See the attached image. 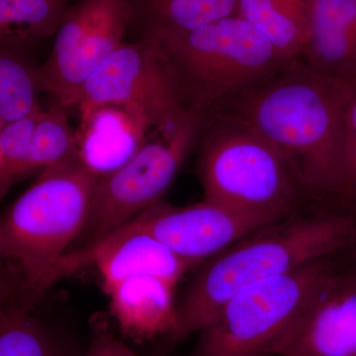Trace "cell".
Segmentation results:
<instances>
[{"label": "cell", "mask_w": 356, "mask_h": 356, "mask_svg": "<svg viewBox=\"0 0 356 356\" xmlns=\"http://www.w3.org/2000/svg\"><path fill=\"white\" fill-rule=\"evenodd\" d=\"M275 356H356V271L321 281Z\"/></svg>", "instance_id": "obj_12"}, {"label": "cell", "mask_w": 356, "mask_h": 356, "mask_svg": "<svg viewBox=\"0 0 356 356\" xmlns=\"http://www.w3.org/2000/svg\"><path fill=\"white\" fill-rule=\"evenodd\" d=\"M196 146L204 199L273 222L300 212L310 198L285 156L222 110L205 113Z\"/></svg>", "instance_id": "obj_3"}, {"label": "cell", "mask_w": 356, "mask_h": 356, "mask_svg": "<svg viewBox=\"0 0 356 356\" xmlns=\"http://www.w3.org/2000/svg\"><path fill=\"white\" fill-rule=\"evenodd\" d=\"M312 0H238V15L247 20L282 57L301 56L310 32Z\"/></svg>", "instance_id": "obj_16"}, {"label": "cell", "mask_w": 356, "mask_h": 356, "mask_svg": "<svg viewBox=\"0 0 356 356\" xmlns=\"http://www.w3.org/2000/svg\"><path fill=\"white\" fill-rule=\"evenodd\" d=\"M102 107L147 131L166 130L195 109L163 44L147 36L123 42L84 84L76 107L83 119Z\"/></svg>", "instance_id": "obj_7"}, {"label": "cell", "mask_w": 356, "mask_h": 356, "mask_svg": "<svg viewBox=\"0 0 356 356\" xmlns=\"http://www.w3.org/2000/svg\"><path fill=\"white\" fill-rule=\"evenodd\" d=\"M132 25L128 0H76L55 34L48 58L39 67L42 92L67 109L77 107L89 77L123 42Z\"/></svg>", "instance_id": "obj_9"}, {"label": "cell", "mask_w": 356, "mask_h": 356, "mask_svg": "<svg viewBox=\"0 0 356 356\" xmlns=\"http://www.w3.org/2000/svg\"><path fill=\"white\" fill-rule=\"evenodd\" d=\"M205 113L193 109L154 139L145 140L113 172L98 178L86 225L76 240L90 245L163 200L192 149Z\"/></svg>", "instance_id": "obj_8"}, {"label": "cell", "mask_w": 356, "mask_h": 356, "mask_svg": "<svg viewBox=\"0 0 356 356\" xmlns=\"http://www.w3.org/2000/svg\"><path fill=\"white\" fill-rule=\"evenodd\" d=\"M344 154L350 194L356 186V89L348 103L344 128Z\"/></svg>", "instance_id": "obj_23"}, {"label": "cell", "mask_w": 356, "mask_h": 356, "mask_svg": "<svg viewBox=\"0 0 356 356\" xmlns=\"http://www.w3.org/2000/svg\"><path fill=\"white\" fill-rule=\"evenodd\" d=\"M355 89L356 83L324 76L296 58L215 109L240 119L278 149L310 197L350 195L344 128Z\"/></svg>", "instance_id": "obj_1"}, {"label": "cell", "mask_w": 356, "mask_h": 356, "mask_svg": "<svg viewBox=\"0 0 356 356\" xmlns=\"http://www.w3.org/2000/svg\"><path fill=\"white\" fill-rule=\"evenodd\" d=\"M42 107L0 129V200L11 186L28 175L33 134Z\"/></svg>", "instance_id": "obj_21"}, {"label": "cell", "mask_w": 356, "mask_h": 356, "mask_svg": "<svg viewBox=\"0 0 356 356\" xmlns=\"http://www.w3.org/2000/svg\"><path fill=\"white\" fill-rule=\"evenodd\" d=\"M154 39L175 65L192 107L204 113L291 62L238 14L184 34Z\"/></svg>", "instance_id": "obj_5"}, {"label": "cell", "mask_w": 356, "mask_h": 356, "mask_svg": "<svg viewBox=\"0 0 356 356\" xmlns=\"http://www.w3.org/2000/svg\"><path fill=\"white\" fill-rule=\"evenodd\" d=\"M356 243V215L295 213L269 222L196 267L177 300L170 341L198 334L220 307L245 287L330 259Z\"/></svg>", "instance_id": "obj_2"}, {"label": "cell", "mask_w": 356, "mask_h": 356, "mask_svg": "<svg viewBox=\"0 0 356 356\" xmlns=\"http://www.w3.org/2000/svg\"><path fill=\"white\" fill-rule=\"evenodd\" d=\"M39 67L24 50L0 46V129L38 109Z\"/></svg>", "instance_id": "obj_19"}, {"label": "cell", "mask_w": 356, "mask_h": 356, "mask_svg": "<svg viewBox=\"0 0 356 356\" xmlns=\"http://www.w3.org/2000/svg\"><path fill=\"white\" fill-rule=\"evenodd\" d=\"M353 195H356V186H355V191H353Z\"/></svg>", "instance_id": "obj_25"}, {"label": "cell", "mask_w": 356, "mask_h": 356, "mask_svg": "<svg viewBox=\"0 0 356 356\" xmlns=\"http://www.w3.org/2000/svg\"><path fill=\"white\" fill-rule=\"evenodd\" d=\"M92 266L102 274L104 290L138 275L156 276L177 285L187 271L194 269L154 236L122 226L95 243L63 255L51 271L44 290Z\"/></svg>", "instance_id": "obj_11"}, {"label": "cell", "mask_w": 356, "mask_h": 356, "mask_svg": "<svg viewBox=\"0 0 356 356\" xmlns=\"http://www.w3.org/2000/svg\"><path fill=\"white\" fill-rule=\"evenodd\" d=\"M177 285L152 275H138L105 289L119 329L134 341L172 336L177 324Z\"/></svg>", "instance_id": "obj_14"}, {"label": "cell", "mask_w": 356, "mask_h": 356, "mask_svg": "<svg viewBox=\"0 0 356 356\" xmlns=\"http://www.w3.org/2000/svg\"><path fill=\"white\" fill-rule=\"evenodd\" d=\"M74 337L32 315L28 307H0V356H81Z\"/></svg>", "instance_id": "obj_17"}, {"label": "cell", "mask_w": 356, "mask_h": 356, "mask_svg": "<svg viewBox=\"0 0 356 356\" xmlns=\"http://www.w3.org/2000/svg\"><path fill=\"white\" fill-rule=\"evenodd\" d=\"M81 356H140L114 336L107 325H93L88 348Z\"/></svg>", "instance_id": "obj_22"}, {"label": "cell", "mask_w": 356, "mask_h": 356, "mask_svg": "<svg viewBox=\"0 0 356 356\" xmlns=\"http://www.w3.org/2000/svg\"><path fill=\"white\" fill-rule=\"evenodd\" d=\"M142 36L184 34L238 14V0H128Z\"/></svg>", "instance_id": "obj_15"}, {"label": "cell", "mask_w": 356, "mask_h": 356, "mask_svg": "<svg viewBox=\"0 0 356 356\" xmlns=\"http://www.w3.org/2000/svg\"><path fill=\"white\" fill-rule=\"evenodd\" d=\"M3 252H2L1 240H0V307L6 305L7 299L10 295V286L3 268Z\"/></svg>", "instance_id": "obj_24"}, {"label": "cell", "mask_w": 356, "mask_h": 356, "mask_svg": "<svg viewBox=\"0 0 356 356\" xmlns=\"http://www.w3.org/2000/svg\"><path fill=\"white\" fill-rule=\"evenodd\" d=\"M74 0H0V46L24 50L55 36Z\"/></svg>", "instance_id": "obj_18"}, {"label": "cell", "mask_w": 356, "mask_h": 356, "mask_svg": "<svg viewBox=\"0 0 356 356\" xmlns=\"http://www.w3.org/2000/svg\"><path fill=\"white\" fill-rule=\"evenodd\" d=\"M267 224L203 199L187 206L159 201L123 226L154 236L196 268Z\"/></svg>", "instance_id": "obj_10"}, {"label": "cell", "mask_w": 356, "mask_h": 356, "mask_svg": "<svg viewBox=\"0 0 356 356\" xmlns=\"http://www.w3.org/2000/svg\"><path fill=\"white\" fill-rule=\"evenodd\" d=\"M98 177L81 156L40 172L0 219L4 259L15 262L30 302L83 231Z\"/></svg>", "instance_id": "obj_4"}, {"label": "cell", "mask_w": 356, "mask_h": 356, "mask_svg": "<svg viewBox=\"0 0 356 356\" xmlns=\"http://www.w3.org/2000/svg\"><path fill=\"white\" fill-rule=\"evenodd\" d=\"M299 60L324 76L356 83V0H312L310 32Z\"/></svg>", "instance_id": "obj_13"}, {"label": "cell", "mask_w": 356, "mask_h": 356, "mask_svg": "<svg viewBox=\"0 0 356 356\" xmlns=\"http://www.w3.org/2000/svg\"><path fill=\"white\" fill-rule=\"evenodd\" d=\"M79 156L77 137L72 132L65 108L54 102L42 108L33 134L27 172H40Z\"/></svg>", "instance_id": "obj_20"}, {"label": "cell", "mask_w": 356, "mask_h": 356, "mask_svg": "<svg viewBox=\"0 0 356 356\" xmlns=\"http://www.w3.org/2000/svg\"><path fill=\"white\" fill-rule=\"evenodd\" d=\"M332 270L311 262L241 290L198 332L189 356H275L312 294Z\"/></svg>", "instance_id": "obj_6"}]
</instances>
